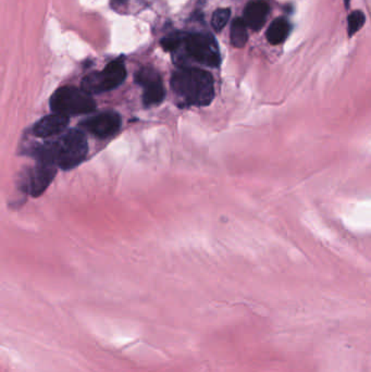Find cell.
<instances>
[{"label":"cell","instance_id":"6da1fadb","mask_svg":"<svg viewBox=\"0 0 371 372\" xmlns=\"http://www.w3.org/2000/svg\"><path fill=\"white\" fill-rule=\"evenodd\" d=\"M171 87L185 106H208L215 97L212 74L197 68H181L172 74Z\"/></svg>","mask_w":371,"mask_h":372},{"label":"cell","instance_id":"7a4b0ae2","mask_svg":"<svg viewBox=\"0 0 371 372\" xmlns=\"http://www.w3.org/2000/svg\"><path fill=\"white\" fill-rule=\"evenodd\" d=\"M42 149L49 153L58 168L62 170H71L80 166L89 153L86 136L78 130H70L61 135L57 141Z\"/></svg>","mask_w":371,"mask_h":372},{"label":"cell","instance_id":"3957f363","mask_svg":"<svg viewBox=\"0 0 371 372\" xmlns=\"http://www.w3.org/2000/svg\"><path fill=\"white\" fill-rule=\"evenodd\" d=\"M51 108L53 112L60 113L63 116H78L93 112L96 108V103L91 94L86 93L83 88L63 86L51 96Z\"/></svg>","mask_w":371,"mask_h":372},{"label":"cell","instance_id":"277c9868","mask_svg":"<svg viewBox=\"0 0 371 372\" xmlns=\"http://www.w3.org/2000/svg\"><path fill=\"white\" fill-rule=\"evenodd\" d=\"M189 58L204 66L216 68L221 62L219 47L214 36L209 34H187L182 35V44ZM180 46V47H181Z\"/></svg>","mask_w":371,"mask_h":372},{"label":"cell","instance_id":"5b68a950","mask_svg":"<svg viewBox=\"0 0 371 372\" xmlns=\"http://www.w3.org/2000/svg\"><path fill=\"white\" fill-rule=\"evenodd\" d=\"M126 76V70L123 62L120 60L112 61L101 72H94L86 76L82 81L81 87L91 95L104 93L121 85Z\"/></svg>","mask_w":371,"mask_h":372},{"label":"cell","instance_id":"8992f818","mask_svg":"<svg viewBox=\"0 0 371 372\" xmlns=\"http://www.w3.org/2000/svg\"><path fill=\"white\" fill-rule=\"evenodd\" d=\"M56 162L43 149L38 151V162L28 179V191L33 197L41 196L49 189L57 174Z\"/></svg>","mask_w":371,"mask_h":372},{"label":"cell","instance_id":"52a82bcc","mask_svg":"<svg viewBox=\"0 0 371 372\" xmlns=\"http://www.w3.org/2000/svg\"><path fill=\"white\" fill-rule=\"evenodd\" d=\"M135 81L143 88V101L145 106H156L164 101V84L162 78L154 69L144 68L137 72Z\"/></svg>","mask_w":371,"mask_h":372},{"label":"cell","instance_id":"ba28073f","mask_svg":"<svg viewBox=\"0 0 371 372\" xmlns=\"http://www.w3.org/2000/svg\"><path fill=\"white\" fill-rule=\"evenodd\" d=\"M84 130L99 139H107L119 132L121 118L114 111H105L87 119L82 124Z\"/></svg>","mask_w":371,"mask_h":372},{"label":"cell","instance_id":"9c48e42d","mask_svg":"<svg viewBox=\"0 0 371 372\" xmlns=\"http://www.w3.org/2000/svg\"><path fill=\"white\" fill-rule=\"evenodd\" d=\"M69 124V117L60 113L53 112L44 117L34 126L33 132L37 137L49 139L64 132Z\"/></svg>","mask_w":371,"mask_h":372},{"label":"cell","instance_id":"30bf717a","mask_svg":"<svg viewBox=\"0 0 371 372\" xmlns=\"http://www.w3.org/2000/svg\"><path fill=\"white\" fill-rule=\"evenodd\" d=\"M269 13V6L265 0H252L246 6L244 19L248 28L252 31H259L265 26Z\"/></svg>","mask_w":371,"mask_h":372},{"label":"cell","instance_id":"8fae6325","mask_svg":"<svg viewBox=\"0 0 371 372\" xmlns=\"http://www.w3.org/2000/svg\"><path fill=\"white\" fill-rule=\"evenodd\" d=\"M290 33V24L284 18L275 19L267 30V40L273 45L283 43Z\"/></svg>","mask_w":371,"mask_h":372},{"label":"cell","instance_id":"7c38bea8","mask_svg":"<svg viewBox=\"0 0 371 372\" xmlns=\"http://www.w3.org/2000/svg\"><path fill=\"white\" fill-rule=\"evenodd\" d=\"M231 43L234 47L242 48L248 40V26L243 19H235L231 26Z\"/></svg>","mask_w":371,"mask_h":372},{"label":"cell","instance_id":"4fadbf2b","mask_svg":"<svg viewBox=\"0 0 371 372\" xmlns=\"http://www.w3.org/2000/svg\"><path fill=\"white\" fill-rule=\"evenodd\" d=\"M231 10L227 8H223V9H218L212 15V26L216 32H220L225 28L227 26V23L229 22L230 19Z\"/></svg>","mask_w":371,"mask_h":372},{"label":"cell","instance_id":"5bb4252c","mask_svg":"<svg viewBox=\"0 0 371 372\" xmlns=\"http://www.w3.org/2000/svg\"><path fill=\"white\" fill-rule=\"evenodd\" d=\"M365 21H366V18H365V15L361 11H353L350 15L349 20H347V22H349V30L347 31H349L350 37L355 35L364 26Z\"/></svg>","mask_w":371,"mask_h":372},{"label":"cell","instance_id":"9a60e30c","mask_svg":"<svg viewBox=\"0 0 371 372\" xmlns=\"http://www.w3.org/2000/svg\"><path fill=\"white\" fill-rule=\"evenodd\" d=\"M128 0H112V6H114V7H117V6H122L124 5V3H126Z\"/></svg>","mask_w":371,"mask_h":372},{"label":"cell","instance_id":"2e32d148","mask_svg":"<svg viewBox=\"0 0 371 372\" xmlns=\"http://www.w3.org/2000/svg\"><path fill=\"white\" fill-rule=\"evenodd\" d=\"M350 6V0H345V7L349 8Z\"/></svg>","mask_w":371,"mask_h":372}]
</instances>
